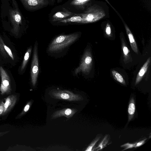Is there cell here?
Masks as SVG:
<instances>
[{
    "mask_svg": "<svg viewBox=\"0 0 151 151\" xmlns=\"http://www.w3.org/2000/svg\"><path fill=\"white\" fill-rule=\"evenodd\" d=\"M79 37V34L77 32L59 35L50 44L47 48L48 51L50 52H60L71 45Z\"/></svg>",
    "mask_w": 151,
    "mask_h": 151,
    "instance_id": "6da1fadb",
    "label": "cell"
},
{
    "mask_svg": "<svg viewBox=\"0 0 151 151\" xmlns=\"http://www.w3.org/2000/svg\"><path fill=\"white\" fill-rule=\"evenodd\" d=\"M52 96L56 99L70 101H78L83 99L82 96L68 90H53L51 92Z\"/></svg>",
    "mask_w": 151,
    "mask_h": 151,
    "instance_id": "7a4b0ae2",
    "label": "cell"
},
{
    "mask_svg": "<svg viewBox=\"0 0 151 151\" xmlns=\"http://www.w3.org/2000/svg\"><path fill=\"white\" fill-rule=\"evenodd\" d=\"M38 43L36 41L34 47L33 55L31 68L32 83L35 86L37 83L39 72V61L38 56Z\"/></svg>",
    "mask_w": 151,
    "mask_h": 151,
    "instance_id": "3957f363",
    "label": "cell"
},
{
    "mask_svg": "<svg viewBox=\"0 0 151 151\" xmlns=\"http://www.w3.org/2000/svg\"><path fill=\"white\" fill-rule=\"evenodd\" d=\"M92 60L90 52L88 50L85 52L81 60L79 66L74 71L75 74L82 72L83 73H88L91 70Z\"/></svg>",
    "mask_w": 151,
    "mask_h": 151,
    "instance_id": "277c9868",
    "label": "cell"
},
{
    "mask_svg": "<svg viewBox=\"0 0 151 151\" xmlns=\"http://www.w3.org/2000/svg\"><path fill=\"white\" fill-rule=\"evenodd\" d=\"M82 17V20L79 24L92 22L101 18V12H96L92 8H90L83 13L79 14Z\"/></svg>",
    "mask_w": 151,
    "mask_h": 151,
    "instance_id": "5b68a950",
    "label": "cell"
},
{
    "mask_svg": "<svg viewBox=\"0 0 151 151\" xmlns=\"http://www.w3.org/2000/svg\"><path fill=\"white\" fill-rule=\"evenodd\" d=\"M0 73L1 78V83L0 87L1 93L2 95L9 93L11 91L9 76L2 66L0 67Z\"/></svg>",
    "mask_w": 151,
    "mask_h": 151,
    "instance_id": "8992f818",
    "label": "cell"
},
{
    "mask_svg": "<svg viewBox=\"0 0 151 151\" xmlns=\"http://www.w3.org/2000/svg\"><path fill=\"white\" fill-rule=\"evenodd\" d=\"M11 21L14 32H18L20 24L22 22V17L19 11L17 9L11 10L10 12Z\"/></svg>",
    "mask_w": 151,
    "mask_h": 151,
    "instance_id": "52a82bcc",
    "label": "cell"
},
{
    "mask_svg": "<svg viewBox=\"0 0 151 151\" xmlns=\"http://www.w3.org/2000/svg\"><path fill=\"white\" fill-rule=\"evenodd\" d=\"M77 110L73 108H66L57 111L51 115L52 119H55L59 117L64 116L67 118H70L77 112Z\"/></svg>",
    "mask_w": 151,
    "mask_h": 151,
    "instance_id": "ba28073f",
    "label": "cell"
},
{
    "mask_svg": "<svg viewBox=\"0 0 151 151\" xmlns=\"http://www.w3.org/2000/svg\"><path fill=\"white\" fill-rule=\"evenodd\" d=\"M17 100V97L15 95H10L6 98L2 115H4L10 111L14 106Z\"/></svg>",
    "mask_w": 151,
    "mask_h": 151,
    "instance_id": "9c48e42d",
    "label": "cell"
},
{
    "mask_svg": "<svg viewBox=\"0 0 151 151\" xmlns=\"http://www.w3.org/2000/svg\"><path fill=\"white\" fill-rule=\"evenodd\" d=\"M75 14L63 8L62 10L55 13L52 16L51 20L52 22L59 21L73 16Z\"/></svg>",
    "mask_w": 151,
    "mask_h": 151,
    "instance_id": "30bf717a",
    "label": "cell"
},
{
    "mask_svg": "<svg viewBox=\"0 0 151 151\" xmlns=\"http://www.w3.org/2000/svg\"><path fill=\"white\" fill-rule=\"evenodd\" d=\"M150 62V58L149 57L140 69L137 76L135 85L138 84L141 81L145 73L147 70Z\"/></svg>",
    "mask_w": 151,
    "mask_h": 151,
    "instance_id": "8fae6325",
    "label": "cell"
},
{
    "mask_svg": "<svg viewBox=\"0 0 151 151\" xmlns=\"http://www.w3.org/2000/svg\"><path fill=\"white\" fill-rule=\"evenodd\" d=\"M25 6L31 10H35L39 9L43 6L36 0H21Z\"/></svg>",
    "mask_w": 151,
    "mask_h": 151,
    "instance_id": "7c38bea8",
    "label": "cell"
},
{
    "mask_svg": "<svg viewBox=\"0 0 151 151\" xmlns=\"http://www.w3.org/2000/svg\"><path fill=\"white\" fill-rule=\"evenodd\" d=\"M124 25L131 48L134 52L138 54V50L137 45L133 34L127 26L125 24H124Z\"/></svg>",
    "mask_w": 151,
    "mask_h": 151,
    "instance_id": "4fadbf2b",
    "label": "cell"
},
{
    "mask_svg": "<svg viewBox=\"0 0 151 151\" xmlns=\"http://www.w3.org/2000/svg\"><path fill=\"white\" fill-rule=\"evenodd\" d=\"M82 20V17L80 14H76L75 15L60 20L59 22L63 23H79Z\"/></svg>",
    "mask_w": 151,
    "mask_h": 151,
    "instance_id": "5bb4252c",
    "label": "cell"
},
{
    "mask_svg": "<svg viewBox=\"0 0 151 151\" xmlns=\"http://www.w3.org/2000/svg\"><path fill=\"white\" fill-rule=\"evenodd\" d=\"M135 110V101L133 97H132L129 102L128 112V121L130 122L133 118Z\"/></svg>",
    "mask_w": 151,
    "mask_h": 151,
    "instance_id": "9a60e30c",
    "label": "cell"
},
{
    "mask_svg": "<svg viewBox=\"0 0 151 151\" xmlns=\"http://www.w3.org/2000/svg\"><path fill=\"white\" fill-rule=\"evenodd\" d=\"M32 51V47H30L27 50L24 55L23 60L21 67V71H23L28 62Z\"/></svg>",
    "mask_w": 151,
    "mask_h": 151,
    "instance_id": "2e32d148",
    "label": "cell"
},
{
    "mask_svg": "<svg viewBox=\"0 0 151 151\" xmlns=\"http://www.w3.org/2000/svg\"><path fill=\"white\" fill-rule=\"evenodd\" d=\"M111 73L115 80L124 85H126L125 82L123 77L118 72L114 70H112L111 71Z\"/></svg>",
    "mask_w": 151,
    "mask_h": 151,
    "instance_id": "e0dca14e",
    "label": "cell"
},
{
    "mask_svg": "<svg viewBox=\"0 0 151 151\" xmlns=\"http://www.w3.org/2000/svg\"><path fill=\"white\" fill-rule=\"evenodd\" d=\"M109 139L108 135H106L98 147L95 149V150L98 151L105 147L108 142Z\"/></svg>",
    "mask_w": 151,
    "mask_h": 151,
    "instance_id": "ac0fdd59",
    "label": "cell"
},
{
    "mask_svg": "<svg viewBox=\"0 0 151 151\" xmlns=\"http://www.w3.org/2000/svg\"><path fill=\"white\" fill-rule=\"evenodd\" d=\"M90 0H73L70 3L71 5L77 7H81Z\"/></svg>",
    "mask_w": 151,
    "mask_h": 151,
    "instance_id": "d6986e66",
    "label": "cell"
},
{
    "mask_svg": "<svg viewBox=\"0 0 151 151\" xmlns=\"http://www.w3.org/2000/svg\"><path fill=\"white\" fill-rule=\"evenodd\" d=\"M122 47L123 51L124 60H126L128 59L129 56V54L130 51L127 47L126 46L124 41L122 39Z\"/></svg>",
    "mask_w": 151,
    "mask_h": 151,
    "instance_id": "ffe728a7",
    "label": "cell"
},
{
    "mask_svg": "<svg viewBox=\"0 0 151 151\" xmlns=\"http://www.w3.org/2000/svg\"><path fill=\"white\" fill-rule=\"evenodd\" d=\"M101 137V135L97 136L91 142L89 145L87 147L85 151H91L96 143L100 139Z\"/></svg>",
    "mask_w": 151,
    "mask_h": 151,
    "instance_id": "44dd1931",
    "label": "cell"
},
{
    "mask_svg": "<svg viewBox=\"0 0 151 151\" xmlns=\"http://www.w3.org/2000/svg\"><path fill=\"white\" fill-rule=\"evenodd\" d=\"M136 143V142L132 144L127 143L122 145L121 146V147H124V149L123 150H124L129 149L132 148L134 147H135Z\"/></svg>",
    "mask_w": 151,
    "mask_h": 151,
    "instance_id": "7402d4cb",
    "label": "cell"
},
{
    "mask_svg": "<svg viewBox=\"0 0 151 151\" xmlns=\"http://www.w3.org/2000/svg\"><path fill=\"white\" fill-rule=\"evenodd\" d=\"M5 45V44L0 36V51L4 55H6V52H5V51L4 49Z\"/></svg>",
    "mask_w": 151,
    "mask_h": 151,
    "instance_id": "603a6c76",
    "label": "cell"
},
{
    "mask_svg": "<svg viewBox=\"0 0 151 151\" xmlns=\"http://www.w3.org/2000/svg\"><path fill=\"white\" fill-rule=\"evenodd\" d=\"M31 101H29L27 104L25 106L23 111L20 114V116H21L25 114L29 110L30 106L31 104Z\"/></svg>",
    "mask_w": 151,
    "mask_h": 151,
    "instance_id": "cb8c5ba5",
    "label": "cell"
},
{
    "mask_svg": "<svg viewBox=\"0 0 151 151\" xmlns=\"http://www.w3.org/2000/svg\"><path fill=\"white\" fill-rule=\"evenodd\" d=\"M4 49L5 51L8 53V55L13 60H14V56L10 48L5 45L4 46Z\"/></svg>",
    "mask_w": 151,
    "mask_h": 151,
    "instance_id": "d4e9b609",
    "label": "cell"
},
{
    "mask_svg": "<svg viewBox=\"0 0 151 151\" xmlns=\"http://www.w3.org/2000/svg\"><path fill=\"white\" fill-rule=\"evenodd\" d=\"M147 139H145L143 140H142L138 142H136L135 145V147H137L140 146H141L143 145L145 142V140Z\"/></svg>",
    "mask_w": 151,
    "mask_h": 151,
    "instance_id": "484cf974",
    "label": "cell"
},
{
    "mask_svg": "<svg viewBox=\"0 0 151 151\" xmlns=\"http://www.w3.org/2000/svg\"><path fill=\"white\" fill-rule=\"evenodd\" d=\"M4 103L3 101H0V116L2 114L4 111Z\"/></svg>",
    "mask_w": 151,
    "mask_h": 151,
    "instance_id": "4316f807",
    "label": "cell"
},
{
    "mask_svg": "<svg viewBox=\"0 0 151 151\" xmlns=\"http://www.w3.org/2000/svg\"><path fill=\"white\" fill-rule=\"evenodd\" d=\"M106 34L109 35L111 34V29L110 26L109 24H107L106 29Z\"/></svg>",
    "mask_w": 151,
    "mask_h": 151,
    "instance_id": "83f0119b",
    "label": "cell"
},
{
    "mask_svg": "<svg viewBox=\"0 0 151 151\" xmlns=\"http://www.w3.org/2000/svg\"><path fill=\"white\" fill-rule=\"evenodd\" d=\"M40 2L43 5H45L48 3V1L46 0H36Z\"/></svg>",
    "mask_w": 151,
    "mask_h": 151,
    "instance_id": "f1b7e54d",
    "label": "cell"
},
{
    "mask_svg": "<svg viewBox=\"0 0 151 151\" xmlns=\"http://www.w3.org/2000/svg\"><path fill=\"white\" fill-rule=\"evenodd\" d=\"M63 0H57L58 3L61 2Z\"/></svg>",
    "mask_w": 151,
    "mask_h": 151,
    "instance_id": "f546056e",
    "label": "cell"
},
{
    "mask_svg": "<svg viewBox=\"0 0 151 151\" xmlns=\"http://www.w3.org/2000/svg\"><path fill=\"white\" fill-rule=\"evenodd\" d=\"M52 0V2H53V1H54V0Z\"/></svg>",
    "mask_w": 151,
    "mask_h": 151,
    "instance_id": "4dcf8cb0",
    "label": "cell"
},
{
    "mask_svg": "<svg viewBox=\"0 0 151 151\" xmlns=\"http://www.w3.org/2000/svg\"><path fill=\"white\" fill-rule=\"evenodd\" d=\"M1 134V133H0V134Z\"/></svg>",
    "mask_w": 151,
    "mask_h": 151,
    "instance_id": "1f68e13d",
    "label": "cell"
}]
</instances>
